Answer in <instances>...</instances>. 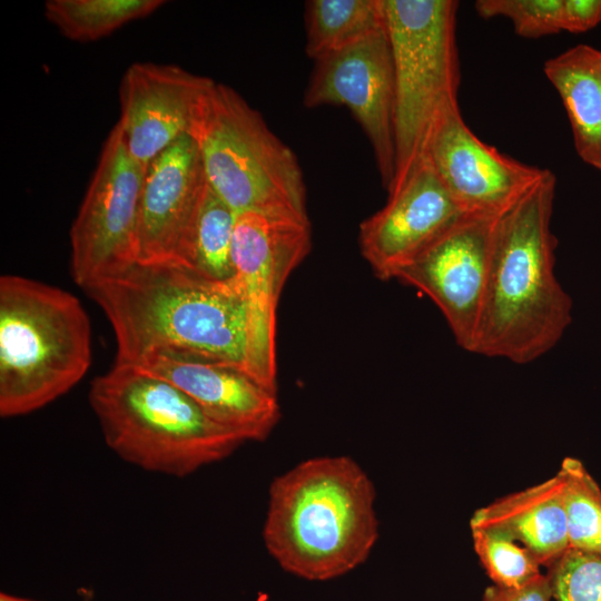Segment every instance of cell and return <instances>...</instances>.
<instances>
[{
    "label": "cell",
    "instance_id": "cell-1",
    "mask_svg": "<svg viewBox=\"0 0 601 601\" xmlns=\"http://www.w3.org/2000/svg\"><path fill=\"white\" fill-rule=\"evenodd\" d=\"M85 290L112 326L116 363L159 354L245 371L246 313L234 278L214 282L174 262L136 263Z\"/></svg>",
    "mask_w": 601,
    "mask_h": 601
},
{
    "label": "cell",
    "instance_id": "cell-2",
    "mask_svg": "<svg viewBox=\"0 0 601 601\" xmlns=\"http://www.w3.org/2000/svg\"><path fill=\"white\" fill-rule=\"evenodd\" d=\"M555 183L548 170L497 216L475 354L529 364L571 324L572 300L554 272Z\"/></svg>",
    "mask_w": 601,
    "mask_h": 601
},
{
    "label": "cell",
    "instance_id": "cell-3",
    "mask_svg": "<svg viewBox=\"0 0 601 601\" xmlns=\"http://www.w3.org/2000/svg\"><path fill=\"white\" fill-rule=\"evenodd\" d=\"M375 489L348 456L306 460L269 487L263 539L279 566L327 581L363 564L378 539Z\"/></svg>",
    "mask_w": 601,
    "mask_h": 601
},
{
    "label": "cell",
    "instance_id": "cell-4",
    "mask_svg": "<svg viewBox=\"0 0 601 601\" xmlns=\"http://www.w3.org/2000/svg\"><path fill=\"white\" fill-rule=\"evenodd\" d=\"M89 402L107 445L145 471L184 477L245 443L180 388L134 365L97 376Z\"/></svg>",
    "mask_w": 601,
    "mask_h": 601
},
{
    "label": "cell",
    "instance_id": "cell-5",
    "mask_svg": "<svg viewBox=\"0 0 601 601\" xmlns=\"http://www.w3.org/2000/svg\"><path fill=\"white\" fill-rule=\"evenodd\" d=\"M91 363V329L69 292L0 278V415L35 412L71 390Z\"/></svg>",
    "mask_w": 601,
    "mask_h": 601
},
{
    "label": "cell",
    "instance_id": "cell-6",
    "mask_svg": "<svg viewBox=\"0 0 601 601\" xmlns=\"http://www.w3.org/2000/svg\"><path fill=\"white\" fill-rule=\"evenodd\" d=\"M189 136L209 187L236 215L255 211L308 219L296 155L235 89L213 80Z\"/></svg>",
    "mask_w": 601,
    "mask_h": 601
},
{
    "label": "cell",
    "instance_id": "cell-7",
    "mask_svg": "<svg viewBox=\"0 0 601 601\" xmlns=\"http://www.w3.org/2000/svg\"><path fill=\"white\" fill-rule=\"evenodd\" d=\"M394 68L395 175L398 186L424 158L442 109L457 101V1L380 0Z\"/></svg>",
    "mask_w": 601,
    "mask_h": 601
},
{
    "label": "cell",
    "instance_id": "cell-8",
    "mask_svg": "<svg viewBox=\"0 0 601 601\" xmlns=\"http://www.w3.org/2000/svg\"><path fill=\"white\" fill-rule=\"evenodd\" d=\"M311 248L309 220L247 211L236 215L234 280L246 313L244 368L276 393V311L283 286Z\"/></svg>",
    "mask_w": 601,
    "mask_h": 601
},
{
    "label": "cell",
    "instance_id": "cell-9",
    "mask_svg": "<svg viewBox=\"0 0 601 601\" xmlns=\"http://www.w3.org/2000/svg\"><path fill=\"white\" fill-rule=\"evenodd\" d=\"M146 166L109 132L70 229L71 272L83 289L137 263V231Z\"/></svg>",
    "mask_w": 601,
    "mask_h": 601
},
{
    "label": "cell",
    "instance_id": "cell-10",
    "mask_svg": "<svg viewBox=\"0 0 601 601\" xmlns=\"http://www.w3.org/2000/svg\"><path fill=\"white\" fill-rule=\"evenodd\" d=\"M314 62L304 105L351 110L371 142L387 190L395 175V81L385 26Z\"/></svg>",
    "mask_w": 601,
    "mask_h": 601
},
{
    "label": "cell",
    "instance_id": "cell-11",
    "mask_svg": "<svg viewBox=\"0 0 601 601\" xmlns=\"http://www.w3.org/2000/svg\"><path fill=\"white\" fill-rule=\"evenodd\" d=\"M497 216L465 214L395 275L439 307L456 344L470 353L482 315Z\"/></svg>",
    "mask_w": 601,
    "mask_h": 601
},
{
    "label": "cell",
    "instance_id": "cell-12",
    "mask_svg": "<svg viewBox=\"0 0 601 601\" xmlns=\"http://www.w3.org/2000/svg\"><path fill=\"white\" fill-rule=\"evenodd\" d=\"M424 156L466 213H502L549 170L482 141L465 124L457 101L445 106L435 119Z\"/></svg>",
    "mask_w": 601,
    "mask_h": 601
},
{
    "label": "cell",
    "instance_id": "cell-13",
    "mask_svg": "<svg viewBox=\"0 0 601 601\" xmlns=\"http://www.w3.org/2000/svg\"><path fill=\"white\" fill-rule=\"evenodd\" d=\"M386 204L359 227L364 258L381 279L397 272L467 214L427 157L388 193Z\"/></svg>",
    "mask_w": 601,
    "mask_h": 601
},
{
    "label": "cell",
    "instance_id": "cell-14",
    "mask_svg": "<svg viewBox=\"0 0 601 601\" xmlns=\"http://www.w3.org/2000/svg\"><path fill=\"white\" fill-rule=\"evenodd\" d=\"M206 187L200 154L189 135L147 165L139 205L137 263L186 265Z\"/></svg>",
    "mask_w": 601,
    "mask_h": 601
},
{
    "label": "cell",
    "instance_id": "cell-15",
    "mask_svg": "<svg viewBox=\"0 0 601 601\" xmlns=\"http://www.w3.org/2000/svg\"><path fill=\"white\" fill-rule=\"evenodd\" d=\"M213 79L175 65L136 62L119 85L116 124L130 156L146 166L189 135L199 102Z\"/></svg>",
    "mask_w": 601,
    "mask_h": 601
},
{
    "label": "cell",
    "instance_id": "cell-16",
    "mask_svg": "<svg viewBox=\"0 0 601 601\" xmlns=\"http://www.w3.org/2000/svg\"><path fill=\"white\" fill-rule=\"evenodd\" d=\"M134 366L190 396L217 424L247 441H264L280 417L276 393L242 367L189 356L149 355Z\"/></svg>",
    "mask_w": 601,
    "mask_h": 601
},
{
    "label": "cell",
    "instance_id": "cell-17",
    "mask_svg": "<svg viewBox=\"0 0 601 601\" xmlns=\"http://www.w3.org/2000/svg\"><path fill=\"white\" fill-rule=\"evenodd\" d=\"M470 529H484L525 546L548 568L569 549L563 481L552 477L477 509Z\"/></svg>",
    "mask_w": 601,
    "mask_h": 601
},
{
    "label": "cell",
    "instance_id": "cell-18",
    "mask_svg": "<svg viewBox=\"0 0 601 601\" xmlns=\"http://www.w3.org/2000/svg\"><path fill=\"white\" fill-rule=\"evenodd\" d=\"M543 71L563 102L577 154L601 171V50L574 46L548 59Z\"/></svg>",
    "mask_w": 601,
    "mask_h": 601
},
{
    "label": "cell",
    "instance_id": "cell-19",
    "mask_svg": "<svg viewBox=\"0 0 601 601\" xmlns=\"http://www.w3.org/2000/svg\"><path fill=\"white\" fill-rule=\"evenodd\" d=\"M306 55L316 60L384 24L380 0H309L305 3Z\"/></svg>",
    "mask_w": 601,
    "mask_h": 601
},
{
    "label": "cell",
    "instance_id": "cell-20",
    "mask_svg": "<svg viewBox=\"0 0 601 601\" xmlns=\"http://www.w3.org/2000/svg\"><path fill=\"white\" fill-rule=\"evenodd\" d=\"M164 4L162 0H49L45 14L66 38L89 42L151 14Z\"/></svg>",
    "mask_w": 601,
    "mask_h": 601
},
{
    "label": "cell",
    "instance_id": "cell-21",
    "mask_svg": "<svg viewBox=\"0 0 601 601\" xmlns=\"http://www.w3.org/2000/svg\"><path fill=\"white\" fill-rule=\"evenodd\" d=\"M235 221L236 214L207 183L185 266L214 282L231 280Z\"/></svg>",
    "mask_w": 601,
    "mask_h": 601
},
{
    "label": "cell",
    "instance_id": "cell-22",
    "mask_svg": "<svg viewBox=\"0 0 601 601\" xmlns=\"http://www.w3.org/2000/svg\"><path fill=\"white\" fill-rule=\"evenodd\" d=\"M563 481L569 549L601 554V487L575 457L558 471Z\"/></svg>",
    "mask_w": 601,
    "mask_h": 601
},
{
    "label": "cell",
    "instance_id": "cell-23",
    "mask_svg": "<svg viewBox=\"0 0 601 601\" xmlns=\"http://www.w3.org/2000/svg\"><path fill=\"white\" fill-rule=\"evenodd\" d=\"M475 553L492 584L518 588L542 574L541 563L522 544L484 529H471Z\"/></svg>",
    "mask_w": 601,
    "mask_h": 601
},
{
    "label": "cell",
    "instance_id": "cell-24",
    "mask_svg": "<svg viewBox=\"0 0 601 601\" xmlns=\"http://www.w3.org/2000/svg\"><path fill=\"white\" fill-rule=\"evenodd\" d=\"M545 574L553 601H601V554L568 549Z\"/></svg>",
    "mask_w": 601,
    "mask_h": 601
},
{
    "label": "cell",
    "instance_id": "cell-25",
    "mask_svg": "<svg viewBox=\"0 0 601 601\" xmlns=\"http://www.w3.org/2000/svg\"><path fill=\"white\" fill-rule=\"evenodd\" d=\"M483 18H508L516 35L536 39L562 31V0H479L475 2Z\"/></svg>",
    "mask_w": 601,
    "mask_h": 601
},
{
    "label": "cell",
    "instance_id": "cell-26",
    "mask_svg": "<svg viewBox=\"0 0 601 601\" xmlns=\"http://www.w3.org/2000/svg\"><path fill=\"white\" fill-rule=\"evenodd\" d=\"M481 601H552L545 573L518 588L491 584L485 588Z\"/></svg>",
    "mask_w": 601,
    "mask_h": 601
},
{
    "label": "cell",
    "instance_id": "cell-27",
    "mask_svg": "<svg viewBox=\"0 0 601 601\" xmlns=\"http://www.w3.org/2000/svg\"><path fill=\"white\" fill-rule=\"evenodd\" d=\"M601 21V0H562L561 27L569 32H584Z\"/></svg>",
    "mask_w": 601,
    "mask_h": 601
},
{
    "label": "cell",
    "instance_id": "cell-28",
    "mask_svg": "<svg viewBox=\"0 0 601 601\" xmlns=\"http://www.w3.org/2000/svg\"><path fill=\"white\" fill-rule=\"evenodd\" d=\"M0 601H35V600L18 597V595H13V594H9L7 592H1L0 593Z\"/></svg>",
    "mask_w": 601,
    "mask_h": 601
}]
</instances>
